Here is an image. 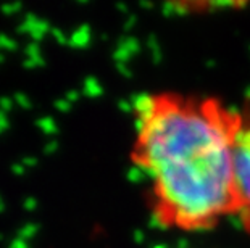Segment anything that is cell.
I'll return each instance as SVG.
<instances>
[{"label": "cell", "instance_id": "7a4b0ae2", "mask_svg": "<svg viewBox=\"0 0 250 248\" xmlns=\"http://www.w3.org/2000/svg\"><path fill=\"white\" fill-rule=\"evenodd\" d=\"M234 219L250 237V116L239 134L234 156Z\"/></svg>", "mask_w": 250, "mask_h": 248}, {"label": "cell", "instance_id": "6da1fadb", "mask_svg": "<svg viewBox=\"0 0 250 248\" xmlns=\"http://www.w3.org/2000/svg\"><path fill=\"white\" fill-rule=\"evenodd\" d=\"M249 116L215 95L144 94L134 103L131 163L162 229L205 232L234 219V156Z\"/></svg>", "mask_w": 250, "mask_h": 248}]
</instances>
